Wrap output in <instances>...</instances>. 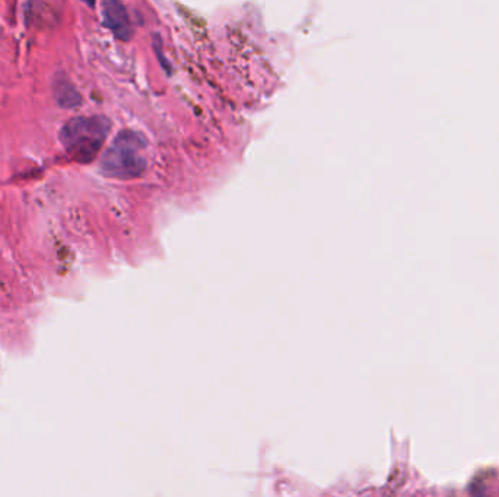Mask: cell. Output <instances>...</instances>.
<instances>
[{
    "label": "cell",
    "mask_w": 499,
    "mask_h": 497,
    "mask_svg": "<svg viewBox=\"0 0 499 497\" xmlns=\"http://www.w3.org/2000/svg\"><path fill=\"white\" fill-rule=\"evenodd\" d=\"M110 129V120L101 115L75 117L60 130V142L67 155L78 163L88 164L100 154Z\"/></svg>",
    "instance_id": "6da1fadb"
},
{
    "label": "cell",
    "mask_w": 499,
    "mask_h": 497,
    "mask_svg": "<svg viewBox=\"0 0 499 497\" xmlns=\"http://www.w3.org/2000/svg\"><path fill=\"white\" fill-rule=\"evenodd\" d=\"M146 140L135 130H123L104 154L101 170L113 178H136L146 168Z\"/></svg>",
    "instance_id": "7a4b0ae2"
},
{
    "label": "cell",
    "mask_w": 499,
    "mask_h": 497,
    "mask_svg": "<svg viewBox=\"0 0 499 497\" xmlns=\"http://www.w3.org/2000/svg\"><path fill=\"white\" fill-rule=\"evenodd\" d=\"M103 16L105 26L115 37L125 41L132 37L134 28L130 23L129 14L120 0H104Z\"/></svg>",
    "instance_id": "3957f363"
},
{
    "label": "cell",
    "mask_w": 499,
    "mask_h": 497,
    "mask_svg": "<svg viewBox=\"0 0 499 497\" xmlns=\"http://www.w3.org/2000/svg\"><path fill=\"white\" fill-rule=\"evenodd\" d=\"M55 100L59 101L60 105H64V107H74L81 101L79 94L76 93V89L74 88L71 82L64 81V79L59 78L55 82Z\"/></svg>",
    "instance_id": "277c9868"
}]
</instances>
